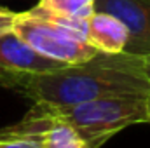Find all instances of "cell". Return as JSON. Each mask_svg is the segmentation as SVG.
Returning a JSON list of instances; mask_svg holds the SVG:
<instances>
[{
    "label": "cell",
    "instance_id": "cell-9",
    "mask_svg": "<svg viewBox=\"0 0 150 148\" xmlns=\"http://www.w3.org/2000/svg\"><path fill=\"white\" fill-rule=\"evenodd\" d=\"M0 148H44L30 138H0Z\"/></svg>",
    "mask_w": 150,
    "mask_h": 148
},
{
    "label": "cell",
    "instance_id": "cell-7",
    "mask_svg": "<svg viewBox=\"0 0 150 148\" xmlns=\"http://www.w3.org/2000/svg\"><path fill=\"white\" fill-rule=\"evenodd\" d=\"M127 38H129L127 28L120 19H117L112 14L94 11L87 18L86 42L93 45L96 51L110 54L124 52Z\"/></svg>",
    "mask_w": 150,
    "mask_h": 148
},
{
    "label": "cell",
    "instance_id": "cell-2",
    "mask_svg": "<svg viewBox=\"0 0 150 148\" xmlns=\"http://www.w3.org/2000/svg\"><path fill=\"white\" fill-rule=\"evenodd\" d=\"M145 96L147 94H110L67 106L40 105H44L52 117L74 127L89 148H100L122 129L149 122Z\"/></svg>",
    "mask_w": 150,
    "mask_h": 148
},
{
    "label": "cell",
    "instance_id": "cell-11",
    "mask_svg": "<svg viewBox=\"0 0 150 148\" xmlns=\"http://www.w3.org/2000/svg\"><path fill=\"white\" fill-rule=\"evenodd\" d=\"M143 68H145V75H147V78L150 80V56L143 58Z\"/></svg>",
    "mask_w": 150,
    "mask_h": 148
},
{
    "label": "cell",
    "instance_id": "cell-10",
    "mask_svg": "<svg viewBox=\"0 0 150 148\" xmlns=\"http://www.w3.org/2000/svg\"><path fill=\"white\" fill-rule=\"evenodd\" d=\"M16 14L18 12H14V11H11L7 7H2L0 5V35H4V33H7V32L12 30Z\"/></svg>",
    "mask_w": 150,
    "mask_h": 148
},
{
    "label": "cell",
    "instance_id": "cell-6",
    "mask_svg": "<svg viewBox=\"0 0 150 148\" xmlns=\"http://www.w3.org/2000/svg\"><path fill=\"white\" fill-rule=\"evenodd\" d=\"M93 7L124 23L129 33L124 52L138 58L150 56V0H94Z\"/></svg>",
    "mask_w": 150,
    "mask_h": 148
},
{
    "label": "cell",
    "instance_id": "cell-8",
    "mask_svg": "<svg viewBox=\"0 0 150 148\" xmlns=\"http://www.w3.org/2000/svg\"><path fill=\"white\" fill-rule=\"evenodd\" d=\"M33 11L45 16H54V18L87 19L94 12V7L93 4H87L86 0H38Z\"/></svg>",
    "mask_w": 150,
    "mask_h": 148
},
{
    "label": "cell",
    "instance_id": "cell-1",
    "mask_svg": "<svg viewBox=\"0 0 150 148\" xmlns=\"http://www.w3.org/2000/svg\"><path fill=\"white\" fill-rule=\"evenodd\" d=\"M149 87L143 58L127 52H96L84 63L21 75L7 85L33 103L49 106H67L110 94H147Z\"/></svg>",
    "mask_w": 150,
    "mask_h": 148
},
{
    "label": "cell",
    "instance_id": "cell-4",
    "mask_svg": "<svg viewBox=\"0 0 150 148\" xmlns=\"http://www.w3.org/2000/svg\"><path fill=\"white\" fill-rule=\"evenodd\" d=\"M0 138H30L44 148H89L74 127L52 117L40 103H33L19 122L5 127L0 132Z\"/></svg>",
    "mask_w": 150,
    "mask_h": 148
},
{
    "label": "cell",
    "instance_id": "cell-5",
    "mask_svg": "<svg viewBox=\"0 0 150 148\" xmlns=\"http://www.w3.org/2000/svg\"><path fill=\"white\" fill-rule=\"evenodd\" d=\"M63 66L67 65L42 56L12 30L0 35V87H7L21 75L52 72Z\"/></svg>",
    "mask_w": 150,
    "mask_h": 148
},
{
    "label": "cell",
    "instance_id": "cell-13",
    "mask_svg": "<svg viewBox=\"0 0 150 148\" xmlns=\"http://www.w3.org/2000/svg\"><path fill=\"white\" fill-rule=\"evenodd\" d=\"M86 2H87V4H94V0H86Z\"/></svg>",
    "mask_w": 150,
    "mask_h": 148
},
{
    "label": "cell",
    "instance_id": "cell-12",
    "mask_svg": "<svg viewBox=\"0 0 150 148\" xmlns=\"http://www.w3.org/2000/svg\"><path fill=\"white\" fill-rule=\"evenodd\" d=\"M145 101H147V118H149V122H150V87H149V91H147Z\"/></svg>",
    "mask_w": 150,
    "mask_h": 148
},
{
    "label": "cell",
    "instance_id": "cell-3",
    "mask_svg": "<svg viewBox=\"0 0 150 148\" xmlns=\"http://www.w3.org/2000/svg\"><path fill=\"white\" fill-rule=\"evenodd\" d=\"M12 32L18 33L30 47H33L42 56L65 65L84 63L91 59L96 52H100L74 30L32 9L16 14Z\"/></svg>",
    "mask_w": 150,
    "mask_h": 148
}]
</instances>
